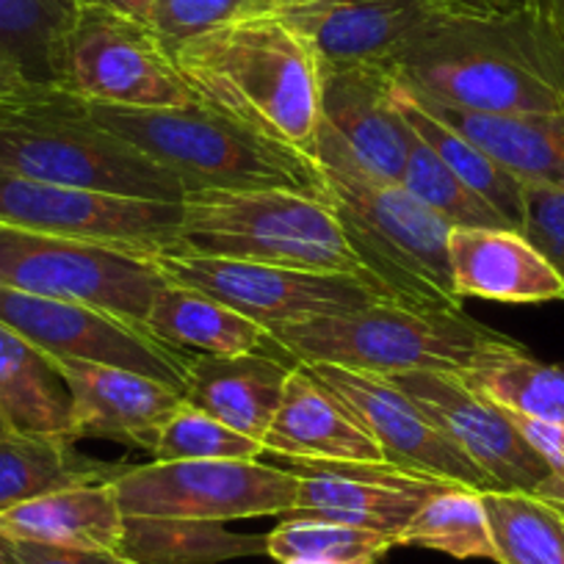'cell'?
Segmentation results:
<instances>
[{"label":"cell","instance_id":"cell-1","mask_svg":"<svg viewBox=\"0 0 564 564\" xmlns=\"http://www.w3.org/2000/svg\"><path fill=\"white\" fill-rule=\"evenodd\" d=\"M197 102L269 139L313 150L322 69L300 31L274 9L241 14L172 53Z\"/></svg>","mask_w":564,"mask_h":564},{"label":"cell","instance_id":"cell-2","mask_svg":"<svg viewBox=\"0 0 564 564\" xmlns=\"http://www.w3.org/2000/svg\"><path fill=\"white\" fill-rule=\"evenodd\" d=\"M390 69L417 95L463 111H564V62L531 12L441 20Z\"/></svg>","mask_w":564,"mask_h":564},{"label":"cell","instance_id":"cell-3","mask_svg":"<svg viewBox=\"0 0 564 564\" xmlns=\"http://www.w3.org/2000/svg\"><path fill=\"white\" fill-rule=\"evenodd\" d=\"M311 155L322 166L329 203L366 274L399 305L463 313L448 263L454 227L401 183L371 175L327 122H318Z\"/></svg>","mask_w":564,"mask_h":564},{"label":"cell","instance_id":"cell-4","mask_svg":"<svg viewBox=\"0 0 564 564\" xmlns=\"http://www.w3.org/2000/svg\"><path fill=\"white\" fill-rule=\"evenodd\" d=\"M89 113L172 172L183 194L276 188L329 203L324 172L311 153L243 128L203 102L183 108L89 106Z\"/></svg>","mask_w":564,"mask_h":564},{"label":"cell","instance_id":"cell-5","mask_svg":"<svg viewBox=\"0 0 564 564\" xmlns=\"http://www.w3.org/2000/svg\"><path fill=\"white\" fill-rule=\"evenodd\" d=\"M0 172L135 199L183 203L172 172L139 153L62 86L29 84L0 106Z\"/></svg>","mask_w":564,"mask_h":564},{"label":"cell","instance_id":"cell-6","mask_svg":"<svg viewBox=\"0 0 564 564\" xmlns=\"http://www.w3.org/2000/svg\"><path fill=\"white\" fill-rule=\"evenodd\" d=\"M271 340L296 366H340L379 377L410 371L463 377L509 338L465 311H417L379 302L355 313L285 324L271 329Z\"/></svg>","mask_w":564,"mask_h":564},{"label":"cell","instance_id":"cell-7","mask_svg":"<svg viewBox=\"0 0 564 564\" xmlns=\"http://www.w3.org/2000/svg\"><path fill=\"white\" fill-rule=\"evenodd\" d=\"M166 252L368 276L333 203L276 188L186 194L181 230Z\"/></svg>","mask_w":564,"mask_h":564},{"label":"cell","instance_id":"cell-8","mask_svg":"<svg viewBox=\"0 0 564 564\" xmlns=\"http://www.w3.org/2000/svg\"><path fill=\"white\" fill-rule=\"evenodd\" d=\"M155 254L0 225V285L144 324L166 285Z\"/></svg>","mask_w":564,"mask_h":564},{"label":"cell","instance_id":"cell-9","mask_svg":"<svg viewBox=\"0 0 564 564\" xmlns=\"http://www.w3.org/2000/svg\"><path fill=\"white\" fill-rule=\"evenodd\" d=\"M113 487L124 518L227 523L285 518L296 507L300 476L260 459H150L128 465Z\"/></svg>","mask_w":564,"mask_h":564},{"label":"cell","instance_id":"cell-10","mask_svg":"<svg viewBox=\"0 0 564 564\" xmlns=\"http://www.w3.org/2000/svg\"><path fill=\"white\" fill-rule=\"evenodd\" d=\"M58 86L89 106L183 108L197 102L148 23L86 3L62 42Z\"/></svg>","mask_w":564,"mask_h":564},{"label":"cell","instance_id":"cell-11","mask_svg":"<svg viewBox=\"0 0 564 564\" xmlns=\"http://www.w3.org/2000/svg\"><path fill=\"white\" fill-rule=\"evenodd\" d=\"M155 263L170 282L214 296L269 333L316 316H340L393 302L377 280L344 271H307L177 252H159Z\"/></svg>","mask_w":564,"mask_h":564},{"label":"cell","instance_id":"cell-12","mask_svg":"<svg viewBox=\"0 0 564 564\" xmlns=\"http://www.w3.org/2000/svg\"><path fill=\"white\" fill-rule=\"evenodd\" d=\"M183 203L56 186L0 172V225L159 254L181 230Z\"/></svg>","mask_w":564,"mask_h":564},{"label":"cell","instance_id":"cell-13","mask_svg":"<svg viewBox=\"0 0 564 564\" xmlns=\"http://www.w3.org/2000/svg\"><path fill=\"white\" fill-rule=\"evenodd\" d=\"M0 322L51 357L128 368L186 393L192 357L117 313L0 285Z\"/></svg>","mask_w":564,"mask_h":564},{"label":"cell","instance_id":"cell-14","mask_svg":"<svg viewBox=\"0 0 564 564\" xmlns=\"http://www.w3.org/2000/svg\"><path fill=\"white\" fill-rule=\"evenodd\" d=\"M390 379L441 423L476 468L485 470L492 490L529 492L547 503L556 501L558 479L551 465L525 441L509 412L468 388L463 377L410 371Z\"/></svg>","mask_w":564,"mask_h":564},{"label":"cell","instance_id":"cell-15","mask_svg":"<svg viewBox=\"0 0 564 564\" xmlns=\"http://www.w3.org/2000/svg\"><path fill=\"white\" fill-rule=\"evenodd\" d=\"M344 404L357 421L371 432L384 454V463L415 474L437 476L454 485L492 490L485 470L476 468L468 454L452 441L441 423L404 393L390 377L355 371L340 366H307Z\"/></svg>","mask_w":564,"mask_h":564},{"label":"cell","instance_id":"cell-16","mask_svg":"<svg viewBox=\"0 0 564 564\" xmlns=\"http://www.w3.org/2000/svg\"><path fill=\"white\" fill-rule=\"evenodd\" d=\"M282 468L300 476L296 507L285 518L335 520V523L379 531L393 540H399L404 525L415 518L423 503L454 485L390 463L285 459Z\"/></svg>","mask_w":564,"mask_h":564},{"label":"cell","instance_id":"cell-17","mask_svg":"<svg viewBox=\"0 0 564 564\" xmlns=\"http://www.w3.org/2000/svg\"><path fill=\"white\" fill-rule=\"evenodd\" d=\"M311 45L318 69L393 67L441 14L421 0H305L271 7Z\"/></svg>","mask_w":564,"mask_h":564},{"label":"cell","instance_id":"cell-18","mask_svg":"<svg viewBox=\"0 0 564 564\" xmlns=\"http://www.w3.org/2000/svg\"><path fill=\"white\" fill-rule=\"evenodd\" d=\"M395 75L388 67L322 69V122L344 139L371 175L401 183L412 128L395 106Z\"/></svg>","mask_w":564,"mask_h":564},{"label":"cell","instance_id":"cell-19","mask_svg":"<svg viewBox=\"0 0 564 564\" xmlns=\"http://www.w3.org/2000/svg\"><path fill=\"white\" fill-rule=\"evenodd\" d=\"M73 390L75 437L117 441L153 448L166 417L183 404V393L161 379L119 366L56 357Z\"/></svg>","mask_w":564,"mask_h":564},{"label":"cell","instance_id":"cell-20","mask_svg":"<svg viewBox=\"0 0 564 564\" xmlns=\"http://www.w3.org/2000/svg\"><path fill=\"white\" fill-rule=\"evenodd\" d=\"M263 454L313 463H384L371 432L307 366L291 368Z\"/></svg>","mask_w":564,"mask_h":564},{"label":"cell","instance_id":"cell-21","mask_svg":"<svg viewBox=\"0 0 564 564\" xmlns=\"http://www.w3.org/2000/svg\"><path fill=\"white\" fill-rule=\"evenodd\" d=\"M454 289L463 300L479 296L507 305L564 300V282L551 260L518 230L454 227L448 236Z\"/></svg>","mask_w":564,"mask_h":564},{"label":"cell","instance_id":"cell-22","mask_svg":"<svg viewBox=\"0 0 564 564\" xmlns=\"http://www.w3.org/2000/svg\"><path fill=\"white\" fill-rule=\"evenodd\" d=\"M294 366L280 351L192 355L183 399L263 446Z\"/></svg>","mask_w":564,"mask_h":564},{"label":"cell","instance_id":"cell-23","mask_svg":"<svg viewBox=\"0 0 564 564\" xmlns=\"http://www.w3.org/2000/svg\"><path fill=\"white\" fill-rule=\"evenodd\" d=\"M0 531L12 540L73 551L119 553L124 540V512L119 507L113 479L89 481L3 509Z\"/></svg>","mask_w":564,"mask_h":564},{"label":"cell","instance_id":"cell-24","mask_svg":"<svg viewBox=\"0 0 564 564\" xmlns=\"http://www.w3.org/2000/svg\"><path fill=\"white\" fill-rule=\"evenodd\" d=\"M410 89V86H406ZM437 119L479 144L490 159L525 186L564 192V111L558 113H476L443 106L410 89Z\"/></svg>","mask_w":564,"mask_h":564},{"label":"cell","instance_id":"cell-25","mask_svg":"<svg viewBox=\"0 0 564 564\" xmlns=\"http://www.w3.org/2000/svg\"><path fill=\"white\" fill-rule=\"evenodd\" d=\"M0 412L14 435L75 437L73 390L56 357L0 322Z\"/></svg>","mask_w":564,"mask_h":564},{"label":"cell","instance_id":"cell-26","mask_svg":"<svg viewBox=\"0 0 564 564\" xmlns=\"http://www.w3.org/2000/svg\"><path fill=\"white\" fill-rule=\"evenodd\" d=\"M144 327L172 349L192 355L230 357L247 351H280L269 329L181 282H166L159 291Z\"/></svg>","mask_w":564,"mask_h":564},{"label":"cell","instance_id":"cell-27","mask_svg":"<svg viewBox=\"0 0 564 564\" xmlns=\"http://www.w3.org/2000/svg\"><path fill=\"white\" fill-rule=\"evenodd\" d=\"M395 106L401 117L410 124L412 133L476 194L485 199L496 214L503 216L512 230L523 232V214H525V183L518 181L512 172L503 170L496 159L485 153L479 144L465 139L459 130L437 119L430 108L423 106L399 78L393 86Z\"/></svg>","mask_w":564,"mask_h":564},{"label":"cell","instance_id":"cell-28","mask_svg":"<svg viewBox=\"0 0 564 564\" xmlns=\"http://www.w3.org/2000/svg\"><path fill=\"white\" fill-rule=\"evenodd\" d=\"M128 465H111L75 452L58 435L0 437V512L64 487L117 479Z\"/></svg>","mask_w":564,"mask_h":564},{"label":"cell","instance_id":"cell-29","mask_svg":"<svg viewBox=\"0 0 564 564\" xmlns=\"http://www.w3.org/2000/svg\"><path fill=\"white\" fill-rule=\"evenodd\" d=\"M463 382L501 410L564 426V368L536 360L512 338L487 351Z\"/></svg>","mask_w":564,"mask_h":564},{"label":"cell","instance_id":"cell-30","mask_svg":"<svg viewBox=\"0 0 564 564\" xmlns=\"http://www.w3.org/2000/svg\"><path fill=\"white\" fill-rule=\"evenodd\" d=\"M265 553V536L232 534L221 523L124 518L119 556L141 564H214Z\"/></svg>","mask_w":564,"mask_h":564},{"label":"cell","instance_id":"cell-31","mask_svg":"<svg viewBox=\"0 0 564 564\" xmlns=\"http://www.w3.org/2000/svg\"><path fill=\"white\" fill-rule=\"evenodd\" d=\"M498 564H564V514L529 492H481Z\"/></svg>","mask_w":564,"mask_h":564},{"label":"cell","instance_id":"cell-32","mask_svg":"<svg viewBox=\"0 0 564 564\" xmlns=\"http://www.w3.org/2000/svg\"><path fill=\"white\" fill-rule=\"evenodd\" d=\"M399 545L430 547L454 558H490L496 562L490 520L481 492L452 485L435 492L399 534Z\"/></svg>","mask_w":564,"mask_h":564},{"label":"cell","instance_id":"cell-33","mask_svg":"<svg viewBox=\"0 0 564 564\" xmlns=\"http://www.w3.org/2000/svg\"><path fill=\"white\" fill-rule=\"evenodd\" d=\"M80 0H0V47L29 84L58 86V53Z\"/></svg>","mask_w":564,"mask_h":564},{"label":"cell","instance_id":"cell-34","mask_svg":"<svg viewBox=\"0 0 564 564\" xmlns=\"http://www.w3.org/2000/svg\"><path fill=\"white\" fill-rule=\"evenodd\" d=\"M393 547V536L322 518H280L265 534V553L280 564H379Z\"/></svg>","mask_w":564,"mask_h":564},{"label":"cell","instance_id":"cell-35","mask_svg":"<svg viewBox=\"0 0 564 564\" xmlns=\"http://www.w3.org/2000/svg\"><path fill=\"white\" fill-rule=\"evenodd\" d=\"M401 186L452 227H507L512 230L503 216L496 214L485 199L476 197L415 133H412Z\"/></svg>","mask_w":564,"mask_h":564},{"label":"cell","instance_id":"cell-36","mask_svg":"<svg viewBox=\"0 0 564 564\" xmlns=\"http://www.w3.org/2000/svg\"><path fill=\"white\" fill-rule=\"evenodd\" d=\"M153 463H186V459H260L263 446L241 435L208 412L183 404L164 421L155 435Z\"/></svg>","mask_w":564,"mask_h":564},{"label":"cell","instance_id":"cell-37","mask_svg":"<svg viewBox=\"0 0 564 564\" xmlns=\"http://www.w3.org/2000/svg\"><path fill=\"white\" fill-rule=\"evenodd\" d=\"M260 12L258 0H153L148 25L170 53L186 42L241 18Z\"/></svg>","mask_w":564,"mask_h":564},{"label":"cell","instance_id":"cell-38","mask_svg":"<svg viewBox=\"0 0 564 564\" xmlns=\"http://www.w3.org/2000/svg\"><path fill=\"white\" fill-rule=\"evenodd\" d=\"M523 236L551 260L564 282V192L547 186H525Z\"/></svg>","mask_w":564,"mask_h":564},{"label":"cell","instance_id":"cell-39","mask_svg":"<svg viewBox=\"0 0 564 564\" xmlns=\"http://www.w3.org/2000/svg\"><path fill=\"white\" fill-rule=\"evenodd\" d=\"M509 417L514 421L520 432H523L525 441L540 452V457L551 465V470L558 479V496L553 501V507H564V426L556 423H542L534 417H523L509 412Z\"/></svg>","mask_w":564,"mask_h":564},{"label":"cell","instance_id":"cell-40","mask_svg":"<svg viewBox=\"0 0 564 564\" xmlns=\"http://www.w3.org/2000/svg\"><path fill=\"white\" fill-rule=\"evenodd\" d=\"M448 20H487L531 12V0H421Z\"/></svg>","mask_w":564,"mask_h":564},{"label":"cell","instance_id":"cell-41","mask_svg":"<svg viewBox=\"0 0 564 564\" xmlns=\"http://www.w3.org/2000/svg\"><path fill=\"white\" fill-rule=\"evenodd\" d=\"M14 551L23 564H113V556H117V553L73 551V547L42 545V542L29 540H14Z\"/></svg>","mask_w":564,"mask_h":564},{"label":"cell","instance_id":"cell-42","mask_svg":"<svg viewBox=\"0 0 564 564\" xmlns=\"http://www.w3.org/2000/svg\"><path fill=\"white\" fill-rule=\"evenodd\" d=\"M531 14L540 20L547 40L553 42L564 62V0H531Z\"/></svg>","mask_w":564,"mask_h":564},{"label":"cell","instance_id":"cell-43","mask_svg":"<svg viewBox=\"0 0 564 564\" xmlns=\"http://www.w3.org/2000/svg\"><path fill=\"white\" fill-rule=\"evenodd\" d=\"M25 86H29V78L23 75V69L0 47V106L12 100V97H18Z\"/></svg>","mask_w":564,"mask_h":564},{"label":"cell","instance_id":"cell-44","mask_svg":"<svg viewBox=\"0 0 564 564\" xmlns=\"http://www.w3.org/2000/svg\"><path fill=\"white\" fill-rule=\"evenodd\" d=\"M106 7L111 12L128 14V18L141 20V23H148L150 7H153V0H80V7Z\"/></svg>","mask_w":564,"mask_h":564},{"label":"cell","instance_id":"cell-45","mask_svg":"<svg viewBox=\"0 0 564 564\" xmlns=\"http://www.w3.org/2000/svg\"><path fill=\"white\" fill-rule=\"evenodd\" d=\"M0 564H23L18 551H14V540L0 531Z\"/></svg>","mask_w":564,"mask_h":564},{"label":"cell","instance_id":"cell-46","mask_svg":"<svg viewBox=\"0 0 564 564\" xmlns=\"http://www.w3.org/2000/svg\"><path fill=\"white\" fill-rule=\"evenodd\" d=\"M12 435V426L7 423V417H3V412H0V437Z\"/></svg>","mask_w":564,"mask_h":564},{"label":"cell","instance_id":"cell-47","mask_svg":"<svg viewBox=\"0 0 564 564\" xmlns=\"http://www.w3.org/2000/svg\"><path fill=\"white\" fill-rule=\"evenodd\" d=\"M113 564H141V562H133V558H128V556H113Z\"/></svg>","mask_w":564,"mask_h":564},{"label":"cell","instance_id":"cell-48","mask_svg":"<svg viewBox=\"0 0 564 564\" xmlns=\"http://www.w3.org/2000/svg\"><path fill=\"white\" fill-rule=\"evenodd\" d=\"M285 3H305V0H274L271 7H285ZM271 7H269V9H271Z\"/></svg>","mask_w":564,"mask_h":564},{"label":"cell","instance_id":"cell-49","mask_svg":"<svg viewBox=\"0 0 564 564\" xmlns=\"http://www.w3.org/2000/svg\"><path fill=\"white\" fill-rule=\"evenodd\" d=\"M258 3H260V9H269L271 3H274V0H258Z\"/></svg>","mask_w":564,"mask_h":564},{"label":"cell","instance_id":"cell-50","mask_svg":"<svg viewBox=\"0 0 564 564\" xmlns=\"http://www.w3.org/2000/svg\"><path fill=\"white\" fill-rule=\"evenodd\" d=\"M285 564H318V562H285Z\"/></svg>","mask_w":564,"mask_h":564},{"label":"cell","instance_id":"cell-51","mask_svg":"<svg viewBox=\"0 0 564 564\" xmlns=\"http://www.w3.org/2000/svg\"><path fill=\"white\" fill-rule=\"evenodd\" d=\"M556 509H558V512H562V514H564V507H556Z\"/></svg>","mask_w":564,"mask_h":564}]
</instances>
